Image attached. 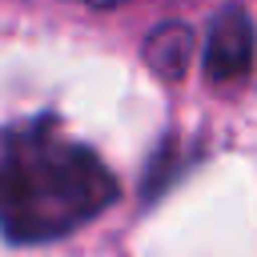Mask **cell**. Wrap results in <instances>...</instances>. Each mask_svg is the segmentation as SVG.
<instances>
[{
	"instance_id": "obj_3",
	"label": "cell",
	"mask_w": 257,
	"mask_h": 257,
	"mask_svg": "<svg viewBox=\"0 0 257 257\" xmlns=\"http://www.w3.org/2000/svg\"><path fill=\"white\" fill-rule=\"evenodd\" d=\"M145 64L161 80H181L193 64V28L189 24H157L145 40Z\"/></svg>"
},
{
	"instance_id": "obj_2",
	"label": "cell",
	"mask_w": 257,
	"mask_h": 257,
	"mask_svg": "<svg viewBox=\"0 0 257 257\" xmlns=\"http://www.w3.org/2000/svg\"><path fill=\"white\" fill-rule=\"evenodd\" d=\"M253 20L241 4H225L213 24H209V36H205V76L217 80V84H229V80H241L253 64Z\"/></svg>"
},
{
	"instance_id": "obj_4",
	"label": "cell",
	"mask_w": 257,
	"mask_h": 257,
	"mask_svg": "<svg viewBox=\"0 0 257 257\" xmlns=\"http://www.w3.org/2000/svg\"><path fill=\"white\" fill-rule=\"evenodd\" d=\"M88 4H104L108 8V4H120V0H88Z\"/></svg>"
},
{
	"instance_id": "obj_1",
	"label": "cell",
	"mask_w": 257,
	"mask_h": 257,
	"mask_svg": "<svg viewBox=\"0 0 257 257\" xmlns=\"http://www.w3.org/2000/svg\"><path fill=\"white\" fill-rule=\"evenodd\" d=\"M116 201V177L52 116L0 124V233L44 245L76 233Z\"/></svg>"
}]
</instances>
